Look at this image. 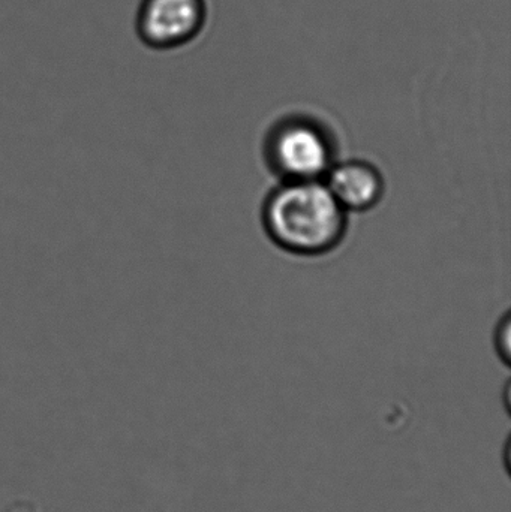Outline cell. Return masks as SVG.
I'll return each instance as SVG.
<instances>
[{
	"label": "cell",
	"instance_id": "5b68a950",
	"mask_svg": "<svg viewBox=\"0 0 511 512\" xmlns=\"http://www.w3.org/2000/svg\"><path fill=\"white\" fill-rule=\"evenodd\" d=\"M497 340L498 354L504 363L509 364L511 358V324L509 316L504 318L503 324L498 327Z\"/></svg>",
	"mask_w": 511,
	"mask_h": 512
},
{
	"label": "cell",
	"instance_id": "3957f363",
	"mask_svg": "<svg viewBox=\"0 0 511 512\" xmlns=\"http://www.w3.org/2000/svg\"><path fill=\"white\" fill-rule=\"evenodd\" d=\"M324 183L347 213L374 209L384 194L383 176L377 167L365 161L333 164Z\"/></svg>",
	"mask_w": 511,
	"mask_h": 512
},
{
	"label": "cell",
	"instance_id": "277c9868",
	"mask_svg": "<svg viewBox=\"0 0 511 512\" xmlns=\"http://www.w3.org/2000/svg\"><path fill=\"white\" fill-rule=\"evenodd\" d=\"M201 17L200 0H147L141 14V32L152 44H177L197 32Z\"/></svg>",
	"mask_w": 511,
	"mask_h": 512
},
{
	"label": "cell",
	"instance_id": "7a4b0ae2",
	"mask_svg": "<svg viewBox=\"0 0 511 512\" xmlns=\"http://www.w3.org/2000/svg\"><path fill=\"white\" fill-rule=\"evenodd\" d=\"M266 152L270 168L282 182L324 180L333 167L329 134L305 119L279 123L267 138Z\"/></svg>",
	"mask_w": 511,
	"mask_h": 512
},
{
	"label": "cell",
	"instance_id": "6da1fadb",
	"mask_svg": "<svg viewBox=\"0 0 511 512\" xmlns=\"http://www.w3.org/2000/svg\"><path fill=\"white\" fill-rule=\"evenodd\" d=\"M347 224L348 213L324 180L282 182L263 207L267 236L288 254H329L344 239Z\"/></svg>",
	"mask_w": 511,
	"mask_h": 512
},
{
	"label": "cell",
	"instance_id": "8992f818",
	"mask_svg": "<svg viewBox=\"0 0 511 512\" xmlns=\"http://www.w3.org/2000/svg\"><path fill=\"white\" fill-rule=\"evenodd\" d=\"M510 450H511V447H510V439H509V441H507L506 448H504V462H506L507 472H510V465H509Z\"/></svg>",
	"mask_w": 511,
	"mask_h": 512
}]
</instances>
